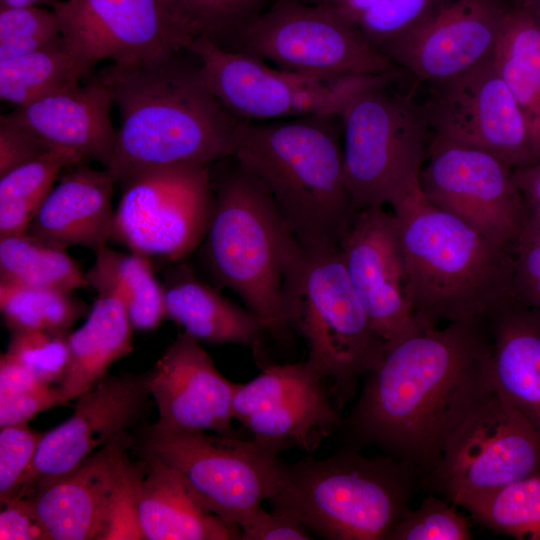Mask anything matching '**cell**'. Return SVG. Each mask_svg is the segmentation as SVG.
Here are the masks:
<instances>
[{"label":"cell","mask_w":540,"mask_h":540,"mask_svg":"<svg viewBox=\"0 0 540 540\" xmlns=\"http://www.w3.org/2000/svg\"><path fill=\"white\" fill-rule=\"evenodd\" d=\"M55 1L56 0H0V3H1V7L15 8V7L32 6L39 2H50L51 5H53Z\"/></svg>","instance_id":"obj_51"},{"label":"cell","mask_w":540,"mask_h":540,"mask_svg":"<svg viewBox=\"0 0 540 540\" xmlns=\"http://www.w3.org/2000/svg\"><path fill=\"white\" fill-rule=\"evenodd\" d=\"M527 2H528V1H527ZM529 3H530V2H529ZM530 4H531V3H530ZM531 6H532V8H533V10H534V12H535L537 18H538L539 23H540V7H539V6H535V5H533V4H531Z\"/></svg>","instance_id":"obj_52"},{"label":"cell","mask_w":540,"mask_h":540,"mask_svg":"<svg viewBox=\"0 0 540 540\" xmlns=\"http://www.w3.org/2000/svg\"><path fill=\"white\" fill-rule=\"evenodd\" d=\"M66 402L59 385H45L24 393L0 396V427L28 424L38 413Z\"/></svg>","instance_id":"obj_44"},{"label":"cell","mask_w":540,"mask_h":540,"mask_svg":"<svg viewBox=\"0 0 540 540\" xmlns=\"http://www.w3.org/2000/svg\"><path fill=\"white\" fill-rule=\"evenodd\" d=\"M191 39H205L232 51L241 34L283 0H167Z\"/></svg>","instance_id":"obj_36"},{"label":"cell","mask_w":540,"mask_h":540,"mask_svg":"<svg viewBox=\"0 0 540 540\" xmlns=\"http://www.w3.org/2000/svg\"><path fill=\"white\" fill-rule=\"evenodd\" d=\"M492 389L540 437V309L509 301L486 316Z\"/></svg>","instance_id":"obj_26"},{"label":"cell","mask_w":540,"mask_h":540,"mask_svg":"<svg viewBox=\"0 0 540 540\" xmlns=\"http://www.w3.org/2000/svg\"><path fill=\"white\" fill-rule=\"evenodd\" d=\"M68 337L69 334L45 331L12 332L5 353L41 383L59 384L69 365Z\"/></svg>","instance_id":"obj_38"},{"label":"cell","mask_w":540,"mask_h":540,"mask_svg":"<svg viewBox=\"0 0 540 540\" xmlns=\"http://www.w3.org/2000/svg\"><path fill=\"white\" fill-rule=\"evenodd\" d=\"M132 332L122 300L98 294L85 323L68 337L69 365L58 384L67 401L95 387L114 362L134 350Z\"/></svg>","instance_id":"obj_28"},{"label":"cell","mask_w":540,"mask_h":540,"mask_svg":"<svg viewBox=\"0 0 540 540\" xmlns=\"http://www.w3.org/2000/svg\"><path fill=\"white\" fill-rule=\"evenodd\" d=\"M422 108L433 137L488 152L512 169L537 161L526 120L493 57L432 83Z\"/></svg>","instance_id":"obj_15"},{"label":"cell","mask_w":540,"mask_h":540,"mask_svg":"<svg viewBox=\"0 0 540 540\" xmlns=\"http://www.w3.org/2000/svg\"><path fill=\"white\" fill-rule=\"evenodd\" d=\"M394 76L359 91L341 114L345 177L355 211L392 206L419 187L429 126L423 108L391 88Z\"/></svg>","instance_id":"obj_8"},{"label":"cell","mask_w":540,"mask_h":540,"mask_svg":"<svg viewBox=\"0 0 540 540\" xmlns=\"http://www.w3.org/2000/svg\"><path fill=\"white\" fill-rule=\"evenodd\" d=\"M133 439L119 435L80 465L25 496L50 540H99L109 511L135 470Z\"/></svg>","instance_id":"obj_21"},{"label":"cell","mask_w":540,"mask_h":540,"mask_svg":"<svg viewBox=\"0 0 540 540\" xmlns=\"http://www.w3.org/2000/svg\"><path fill=\"white\" fill-rule=\"evenodd\" d=\"M114 100L95 75L84 83L17 107L4 116L24 126L53 149L76 153L106 168L115 146Z\"/></svg>","instance_id":"obj_23"},{"label":"cell","mask_w":540,"mask_h":540,"mask_svg":"<svg viewBox=\"0 0 540 540\" xmlns=\"http://www.w3.org/2000/svg\"><path fill=\"white\" fill-rule=\"evenodd\" d=\"M433 494L415 510H409L387 540H469V521L455 512L454 504Z\"/></svg>","instance_id":"obj_39"},{"label":"cell","mask_w":540,"mask_h":540,"mask_svg":"<svg viewBox=\"0 0 540 540\" xmlns=\"http://www.w3.org/2000/svg\"><path fill=\"white\" fill-rule=\"evenodd\" d=\"M112 238L130 252L177 262L207 233L214 207L210 165H172L119 181Z\"/></svg>","instance_id":"obj_11"},{"label":"cell","mask_w":540,"mask_h":540,"mask_svg":"<svg viewBox=\"0 0 540 540\" xmlns=\"http://www.w3.org/2000/svg\"><path fill=\"white\" fill-rule=\"evenodd\" d=\"M95 262L85 272L88 286L98 294L117 295L133 330L150 331L167 319L164 286L154 274L152 259L115 251L108 245L96 250Z\"/></svg>","instance_id":"obj_30"},{"label":"cell","mask_w":540,"mask_h":540,"mask_svg":"<svg viewBox=\"0 0 540 540\" xmlns=\"http://www.w3.org/2000/svg\"><path fill=\"white\" fill-rule=\"evenodd\" d=\"M292 326L308 345V361L326 381L340 410L359 379L377 367L386 342L375 331L349 279L340 247L304 249L286 278Z\"/></svg>","instance_id":"obj_7"},{"label":"cell","mask_w":540,"mask_h":540,"mask_svg":"<svg viewBox=\"0 0 540 540\" xmlns=\"http://www.w3.org/2000/svg\"><path fill=\"white\" fill-rule=\"evenodd\" d=\"M356 23L370 9L383 0H315Z\"/></svg>","instance_id":"obj_50"},{"label":"cell","mask_w":540,"mask_h":540,"mask_svg":"<svg viewBox=\"0 0 540 540\" xmlns=\"http://www.w3.org/2000/svg\"><path fill=\"white\" fill-rule=\"evenodd\" d=\"M149 373L150 393L159 413L156 426L240 436L232 425L235 383L218 371L200 341L179 334Z\"/></svg>","instance_id":"obj_22"},{"label":"cell","mask_w":540,"mask_h":540,"mask_svg":"<svg viewBox=\"0 0 540 540\" xmlns=\"http://www.w3.org/2000/svg\"><path fill=\"white\" fill-rule=\"evenodd\" d=\"M139 456L137 505L145 540H240L241 531L218 517L180 471Z\"/></svg>","instance_id":"obj_25"},{"label":"cell","mask_w":540,"mask_h":540,"mask_svg":"<svg viewBox=\"0 0 540 540\" xmlns=\"http://www.w3.org/2000/svg\"><path fill=\"white\" fill-rule=\"evenodd\" d=\"M0 282L73 292L85 272L66 253L27 233L0 238Z\"/></svg>","instance_id":"obj_33"},{"label":"cell","mask_w":540,"mask_h":540,"mask_svg":"<svg viewBox=\"0 0 540 540\" xmlns=\"http://www.w3.org/2000/svg\"><path fill=\"white\" fill-rule=\"evenodd\" d=\"M540 471V437L491 392L454 430L424 482L455 506Z\"/></svg>","instance_id":"obj_13"},{"label":"cell","mask_w":540,"mask_h":540,"mask_svg":"<svg viewBox=\"0 0 540 540\" xmlns=\"http://www.w3.org/2000/svg\"><path fill=\"white\" fill-rule=\"evenodd\" d=\"M419 187L433 205L501 246L512 247L529 219L513 169L480 149L433 137Z\"/></svg>","instance_id":"obj_14"},{"label":"cell","mask_w":540,"mask_h":540,"mask_svg":"<svg viewBox=\"0 0 540 540\" xmlns=\"http://www.w3.org/2000/svg\"><path fill=\"white\" fill-rule=\"evenodd\" d=\"M496 534L540 540V471L458 504Z\"/></svg>","instance_id":"obj_35"},{"label":"cell","mask_w":540,"mask_h":540,"mask_svg":"<svg viewBox=\"0 0 540 540\" xmlns=\"http://www.w3.org/2000/svg\"><path fill=\"white\" fill-rule=\"evenodd\" d=\"M512 252L513 300L540 309V225L529 218Z\"/></svg>","instance_id":"obj_42"},{"label":"cell","mask_w":540,"mask_h":540,"mask_svg":"<svg viewBox=\"0 0 540 540\" xmlns=\"http://www.w3.org/2000/svg\"><path fill=\"white\" fill-rule=\"evenodd\" d=\"M163 284L167 319L198 341L254 348L266 331L261 320L216 288L179 267Z\"/></svg>","instance_id":"obj_27"},{"label":"cell","mask_w":540,"mask_h":540,"mask_svg":"<svg viewBox=\"0 0 540 540\" xmlns=\"http://www.w3.org/2000/svg\"><path fill=\"white\" fill-rule=\"evenodd\" d=\"M149 370L107 375L76 398L72 415L44 432L35 456L12 499L68 473L146 415L152 398Z\"/></svg>","instance_id":"obj_18"},{"label":"cell","mask_w":540,"mask_h":540,"mask_svg":"<svg viewBox=\"0 0 540 540\" xmlns=\"http://www.w3.org/2000/svg\"><path fill=\"white\" fill-rule=\"evenodd\" d=\"M52 149L29 129L4 115L0 117V176Z\"/></svg>","instance_id":"obj_43"},{"label":"cell","mask_w":540,"mask_h":540,"mask_svg":"<svg viewBox=\"0 0 540 540\" xmlns=\"http://www.w3.org/2000/svg\"><path fill=\"white\" fill-rule=\"evenodd\" d=\"M200 61L212 92L236 121L341 115L359 91L387 75H312L271 67L202 39L186 47ZM393 75V74H389Z\"/></svg>","instance_id":"obj_10"},{"label":"cell","mask_w":540,"mask_h":540,"mask_svg":"<svg viewBox=\"0 0 540 540\" xmlns=\"http://www.w3.org/2000/svg\"><path fill=\"white\" fill-rule=\"evenodd\" d=\"M43 432L27 424L2 427L0 430V500H11L30 466Z\"/></svg>","instance_id":"obj_41"},{"label":"cell","mask_w":540,"mask_h":540,"mask_svg":"<svg viewBox=\"0 0 540 540\" xmlns=\"http://www.w3.org/2000/svg\"><path fill=\"white\" fill-rule=\"evenodd\" d=\"M420 487L424 478L413 465L343 447L325 459H280L268 501L322 539L387 540Z\"/></svg>","instance_id":"obj_6"},{"label":"cell","mask_w":540,"mask_h":540,"mask_svg":"<svg viewBox=\"0 0 540 540\" xmlns=\"http://www.w3.org/2000/svg\"><path fill=\"white\" fill-rule=\"evenodd\" d=\"M513 177L527 204L529 218L540 225V160L513 169Z\"/></svg>","instance_id":"obj_49"},{"label":"cell","mask_w":540,"mask_h":540,"mask_svg":"<svg viewBox=\"0 0 540 540\" xmlns=\"http://www.w3.org/2000/svg\"><path fill=\"white\" fill-rule=\"evenodd\" d=\"M233 156L266 188L304 249L340 247L355 211L341 115L236 121Z\"/></svg>","instance_id":"obj_3"},{"label":"cell","mask_w":540,"mask_h":540,"mask_svg":"<svg viewBox=\"0 0 540 540\" xmlns=\"http://www.w3.org/2000/svg\"><path fill=\"white\" fill-rule=\"evenodd\" d=\"M0 309L10 333L70 334L88 306L72 292L0 282Z\"/></svg>","instance_id":"obj_34"},{"label":"cell","mask_w":540,"mask_h":540,"mask_svg":"<svg viewBox=\"0 0 540 540\" xmlns=\"http://www.w3.org/2000/svg\"><path fill=\"white\" fill-rule=\"evenodd\" d=\"M232 414L253 437L282 441L307 453L343 420L326 381L308 360L268 364L249 382L235 383Z\"/></svg>","instance_id":"obj_17"},{"label":"cell","mask_w":540,"mask_h":540,"mask_svg":"<svg viewBox=\"0 0 540 540\" xmlns=\"http://www.w3.org/2000/svg\"><path fill=\"white\" fill-rule=\"evenodd\" d=\"M440 0H383L366 12L357 25L366 39L378 50L399 35Z\"/></svg>","instance_id":"obj_40"},{"label":"cell","mask_w":540,"mask_h":540,"mask_svg":"<svg viewBox=\"0 0 540 540\" xmlns=\"http://www.w3.org/2000/svg\"><path fill=\"white\" fill-rule=\"evenodd\" d=\"M340 250L352 286L386 344L421 330L405 292L396 218L383 207L358 210Z\"/></svg>","instance_id":"obj_20"},{"label":"cell","mask_w":540,"mask_h":540,"mask_svg":"<svg viewBox=\"0 0 540 540\" xmlns=\"http://www.w3.org/2000/svg\"><path fill=\"white\" fill-rule=\"evenodd\" d=\"M79 163L76 153L52 149L0 176V238L26 233L60 174Z\"/></svg>","instance_id":"obj_32"},{"label":"cell","mask_w":540,"mask_h":540,"mask_svg":"<svg viewBox=\"0 0 540 540\" xmlns=\"http://www.w3.org/2000/svg\"><path fill=\"white\" fill-rule=\"evenodd\" d=\"M493 62L526 120L540 160V23L529 2L511 6Z\"/></svg>","instance_id":"obj_29"},{"label":"cell","mask_w":540,"mask_h":540,"mask_svg":"<svg viewBox=\"0 0 540 540\" xmlns=\"http://www.w3.org/2000/svg\"><path fill=\"white\" fill-rule=\"evenodd\" d=\"M61 34L92 64L135 63L186 49L167 0H56Z\"/></svg>","instance_id":"obj_19"},{"label":"cell","mask_w":540,"mask_h":540,"mask_svg":"<svg viewBox=\"0 0 540 540\" xmlns=\"http://www.w3.org/2000/svg\"><path fill=\"white\" fill-rule=\"evenodd\" d=\"M60 34L53 9L36 5L0 8V60L33 52Z\"/></svg>","instance_id":"obj_37"},{"label":"cell","mask_w":540,"mask_h":540,"mask_svg":"<svg viewBox=\"0 0 540 540\" xmlns=\"http://www.w3.org/2000/svg\"><path fill=\"white\" fill-rule=\"evenodd\" d=\"M509 8L501 0H440L378 50L421 81H446L493 57Z\"/></svg>","instance_id":"obj_16"},{"label":"cell","mask_w":540,"mask_h":540,"mask_svg":"<svg viewBox=\"0 0 540 540\" xmlns=\"http://www.w3.org/2000/svg\"><path fill=\"white\" fill-rule=\"evenodd\" d=\"M240 540H311L313 534L289 515L260 507L240 529Z\"/></svg>","instance_id":"obj_46"},{"label":"cell","mask_w":540,"mask_h":540,"mask_svg":"<svg viewBox=\"0 0 540 540\" xmlns=\"http://www.w3.org/2000/svg\"><path fill=\"white\" fill-rule=\"evenodd\" d=\"M45 385L16 360L6 353L1 354L0 396L24 393Z\"/></svg>","instance_id":"obj_48"},{"label":"cell","mask_w":540,"mask_h":540,"mask_svg":"<svg viewBox=\"0 0 540 540\" xmlns=\"http://www.w3.org/2000/svg\"><path fill=\"white\" fill-rule=\"evenodd\" d=\"M139 472L138 462L134 472L113 503L99 540L144 539L139 523L137 505Z\"/></svg>","instance_id":"obj_45"},{"label":"cell","mask_w":540,"mask_h":540,"mask_svg":"<svg viewBox=\"0 0 540 540\" xmlns=\"http://www.w3.org/2000/svg\"><path fill=\"white\" fill-rule=\"evenodd\" d=\"M413 315L426 327L486 317L513 300L512 247L429 202L420 187L392 205Z\"/></svg>","instance_id":"obj_4"},{"label":"cell","mask_w":540,"mask_h":540,"mask_svg":"<svg viewBox=\"0 0 540 540\" xmlns=\"http://www.w3.org/2000/svg\"><path fill=\"white\" fill-rule=\"evenodd\" d=\"M94 66L60 34L33 52L0 60V97L22 107L79 84Z\"/></svg>","instance_id":"obj_31"},{"label":"cell","mask_w":540,"mask_h":540,"mask_svg":"<svg viewBox=\"0 0 540 540\" xmlns=\"http://www.w3.org/2000/svg\"><path fill=\"white\" fill-rule=\"evenodd\" d=\"M232 51L312 75H389L397 67L358 25L313 0H283L239 37Z\"/></svg>","instance_id":"obj_12"},{"label":"cell","mask_w":540,"mask_h":540,"mask_svg":"<svg viewBox=\"0 0 540 540\" xmlns=\"http://www.w3.org/2000/svg\"><path fill=\"white\" fill-rule=\"evenodd\" d=\"M214 207L203 255L214 279L234 291L275 340L292 326L289 267L301 249L263 184L232 155L210 164Z\"/></svg>","instance_id":"obj_5"},{"label":"cell","mask_w":540,"mask_h":540,"mask_svg":"<svg viewBox=\"0 0 540 540\" xmlns=\"http://www.w3.org/2000/svg\"><path fill=\"white\" fill-rule=\"evenodd\" d=\"M120 116L107 169L118 183L155 167L210 165L233 155L236 120L212 92L188 49L135 63H111L95 75Z\"/></svg>","instance_id":"obj_2"},{"label":"cell","mask_w":540,"mask_h":540,"mask_svg":"<svg viewBox=\"0 0 540 540\" xmlns=\"http://www.w3.org/2000/svg\"><path fill=\"white\" fill-rule=\"evenodd\" d=\"M116 180L103 168L87 163L66 168L31 221L27 234L66 250L86 247L94 252L112 238V195Z\"/></svg>","instance_id":"obj_24"},{"label":"cell","mask_w":540,"mask_h":540,"mask_svg":"<svg viewBox=\"0 0 540 540\" xmlns=\"http://www.w3.org/2000/svg\"><path fill=\"white\" fill-rule=\"evenodd\" d=\"M491 349L486 317L424 326L386 344L339 427L344 447H373L413 465L425 482L454 430L493 392Z\"/></svg>","instance_id":"obj_1"},{"label":"cell","mask_w":540,"mask_h":540,"mask_svg":"<svg viewBox=\"0 0 540 540\" xmlns=\"http://www.w3.org/2000/svg\"><path fill=\"white\" fill-rule=\"evenodd\" d=\"M1 540H50L49 534L26 497L2 503Z\"/></svg>","instance_id":"obj_47"},{"label":"cell","mask_w":540,"mask_h":540,"mask_svg":"<svg viewBox=\"0 0 540 540\" xmlns=\"http://www.w3.org/2000/svg\"><path fill=\"white\" fill-rule=\"evenodd\" d=\"M139 455L160 459L180 471L229 527L241 529L275 492L278 440L227 436L207 431H177L155 424L139 431Z\"/></svg>","instance_id":"obj_9"}]
</instances>
